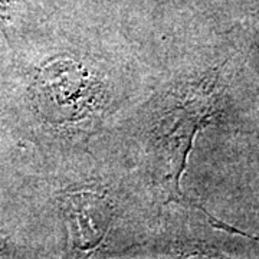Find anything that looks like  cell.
Segmentation results:
<instances>
[{
    "label": "cell",
    "mask_w": 259,
    "mask_h": 259,
    "mask_svg": "<svg viewBox=\"0 0 259 259\" xmlns=\"http://www.w3.org/2000/svg\"><path fill=\"white\" fill-rule=\"evenodd\" d=\"M15 0H0V23L6 22V19L9 18L10 10L13 6Z\"/></svg>",
    "instance_id": "obj_3"
},
{
    "label": "cell",
    "mask_w": 259,
    "mask_h": 259,
    "mask_svg": "<svg viewBox=\"0 0 259 259\" xmlns=\"http://www.w3.org/2000/svg\"><path fill=\"white\" fill-rule=\"evenodd\" d=\"M35 104L51 122H74L95 110L100 88L79 64L58 59L40 69L35 81Z\"/></svg>",
    "instance_id": "obj_1"
},
{
    "label": "cell",
    "mask_w": 259,
    "mask_h": 259,
    "mask_svg": "<svg viewBox=\"0 0 259 259\" xmlns=\"http://www.w3.org/2000/svg\"><path fill=\"white\" fill-rule=\"evenodd\" d=\"M66 218L75 246L93 249L104 239L111 222V210L105 199L97 194H72L66 200Z\"/></svg>",
    "instance_id": "obj_2"
}]
</instances>
